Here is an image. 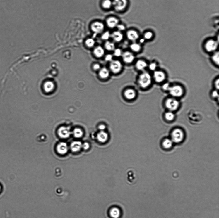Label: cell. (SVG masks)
I'll return each mask as SVG.
<instances>
[{"label": "cell", "instance_id": "cell-1", "mask_svg": "<svg viewBox=\"0 0 219 218\" xmlns=\"http://www.w3.org/2000/svg\"><path fill=\"white\" fill-rule=\"evenodd\" d=\"M185 92L184 87L182 85L178 84H171L168 93L170 96L177 99L182 97Z\"/></svg>", "mask_w": 219, "mask_h": 218}, {"label": "cell", "instance_id": "cell-2", "mask_svg": "<svg viewBox=\"0 0 219 218\" xmlns=\"http://www.w3.org/2000/svg\"><path fill=\"white\" fill-rule=\"evenodd\" d=\"M164 104L168 111L173 112L179 108L180 102L178 99L170 96L165 99Z\"/></svg>", "mask_w": 219, "mask_h": 218}, {"label": "cell", "instance_id": "cell-3", "mask_svg": "<svg viewBox=\"0 0 219 218\" xmlns=\"http://www.w3.org/2000/svg\"><path fill=\"white\" fill-rule=\"evenodd\" d=\"M153 77L150 74L147 72H144L141 73L138 79V83L140 86L143 89L150 86L152 84Z\"/></svg>", "mask_w": 219, "mask_h": 218}, {"label": "cell", "instance_id": "cell-4", "mask_svg": "<svg viewBox=\"0 0 219 218\" xmlns=\"http://www.w3.org/2000/svg\"><path fill=\"white\" fill-rule=\"evenodd\" d=\"M152 77L155 82L158 84H162L165 82L167 75L164 71L157 69L154 71Z\"/></svg>", "mask_w": 219, "mask_h": 218}, {"label": "cell", "instance_id": "cell-5", "mask_svg": "<svg viewBox=\"0 0 219 218\" xmlns=\"http://www.w3.org/2000/svg\"><path fill=\"white\" fill-rule=\"evenodd\" d=\"M184 134L183 131L179 128L174 129L171 134V139L173 142L179 143L182 141Z\"/></svg>", "mask_w": 219, "mask_h": 218}, {"label": "cell", "instance_id": "cell-6", "mask_svg": "<svg viewBox=\"0 0 219 218\" xmlns=\"http://www.w3.org/2000/svg\"><path fill=\"white\" fill-rule=\"evenodd\" d=\"M127 4V0H113L112 2V6L118 11H123L126 8Z\"/></svg>", "mask_w": 219, "mask_h": 218}, {"label": "cell", "instance_id": "cell-7", "mask_svg": "<svg viewBox=\"0 0 219 218\" xmlns=\"http://www.w3.org/2000/svg\"><path fill=\"white\" fill-rule=\"evenodd\" d=\"M122 68V63L119 60H112L110 63V69L114 74H117L120 72Z\"/></svg>", "mask_w": 219, "mask_h": 218}, {"label": "cell", "instance_id": "cell-8", "mask_svg": "<svg viewBox=\"0 0 219 218\" xmlns=\"http://www.w3.org/2000/svg\"><path fill=\"white\" fill-rule=\"evenodd\" d=\"M218 46L217 42L213 40H210L205 43L204 49L207 52L213 53L217 51Z\"/></svg>", "mask_w": 219, "mask_h": 218}, {"label": "cell", "instance_id": "cell-9", "mask_svg": "<svg viewBox=\"0 0 219 218\" xmlns=\"http://www.w3.org/2000/svg\"><path fill=\"white\" fill-rule=\"evenodd\" d=\"M105 26L103 23L100 22H95L93 23L91 25V29L94 33L99 34L102 33L104 29Z\"/></svg>", "mask_w": 219, "mask_h": 218}, {"label": "cell", "instance_id": "cell-10", "mask_svg": "<svg viewBox=\"0 0 219 218\" xmlns=\"http://www.w3.org/2000/svg\"><path fill=\"white\" fill-rule=\"evenodd\" d=\"M121 56L124 62L127 63H132L135 59L133 54L129 51L123 53Z\"/></svg>", "mask_w": 219, "mask_h": 218}, {"label": "cell", "instance_id": "cell-11", "mask_svg": "<svg viewBox=\"0 0 219 218\" xmlns=\"http://www.w3.org/2000/svg\"><path fill=\"white\" fill-rule=\"evenodd\" d=\"M119 20L115 17H110L106 21L107 25L110 28L113 29L117 27L119 24Z\"/></svg>", "mask_w": 219, "mask_h": 218}, {"label": "cell", "instance_id": "cell-12", "mask_svg": "<svg viewBox=\"0 0 219 218\" xmlns=\"http://www.w3.org/2000/svg\"><path fill=\"white\" fill-rule=\"evenodd\" d=\"M126 36L128 39L133 41L137 40L139 37L138 33L134 30H130L128 31L126 33Z\"/></svg>", "mask_w": 219, "mask_h": 218}, {"label": "cell", "instance_id": "cell-13", "mask_svg": "<svg viewBox=\"0 0 219 218\" xmlns=\"http://www.w3.org/2000/svg\"><path fill=\"white\" fill-rule=\"evenodd\" d=\"M58 133L60 137L65 139L69 137L70 134V132L68 128L62 127L59 129Z\"/></svg>", "mask_w": 219, "mask_h": 218}, {"label": "cell", "instance_id": "cell-14", "mask_svg": "<svg viewBox=\"0 0 219 218\" xmlns=\"http://www.w3.org/2000/svg\"><path fill=\"white\" fill-rule=\"evenodd\" d=\"M57 151L59 154H65L68 150V147L66 143L64 142H61L57 146Z\"/></svg>", "mask_w": 219, "mask_h": 218}, {"label": "cell", "instance_id": "cell-15", "mask_svg": "<svg viewBox=\"0 0 219 218\" xmlns=\"http://www.w3.org/2000/svg\"><path fill=\"white\" fill-rule=\"evenodd\" d=\"M111 37L114 41L119 42L123 39V35L122 33L119 31L114 32L111 35Z\"/></svg>", "mask_w": 219, "mask_h": 218}, {"label": "cell", "instance_id": "cell-16", "mask_svg": "<svg viewBox=\"0 0 219 218\" xmlns=\"http://www.w3.org/2000/svg\"><path fill=\"white\" fill-rule=\"evenodd\" d=\"M124 96L128 100H132L135 98L136 95V91L132 89H129L124 92Z\"/></svg>", "mask_w": 219, "mask_h": 218}, {"label": "cell", "instance_id": "cell-17", "mask_svg": "<svg viewBox=\"0 0 219 218\" xmlns=\"http://www.w3.org/2000/svg\"><path fill=\"white\" fill-rule=\"evenodd\" d=\"M97 138L99 142L104 143L107 140L108 135L106 132L103 131H101L97 135Z\"/></svg>", "mask_w": 219, "mask_h": 218}, {"label": "cell", "instance_id": "cell-18", "mask_svg": "<svg viewBox=\"0 0 219 218\" xmlns=\"http://www.w3.org/2000/svg\"><path fill=\"white\" fill-rule=\"evenodd\" d=\"M93 53L95 56L100 58L104 56L105 54V50L102 47L98 46L94 49Z\"/></svg>", "mask_w": 219, "mask_h": 218}, {"label": "cell", "instance_id": "cell-19", "mask_svg": "<svg viewBox=\"0 0 219 218\" xmlns=\"http://www.w3.org/2000/svg\"><path fill=\"white\" fill-rule=\"evenodd\" d=\"M110 75V71L107 68L103 67L101 68L99 72V75L102 79H105L108 77Z\"/></svg>", "mask_w": 219, "mask_h": 218}, {"label": "cell", "instance_id": "cell-20", "mask_svg": "<svg viewBox=\"0 0 219 218\" xmlns=\"http://www.w3.org/2000/svg\"><path fill=\"white\" fill-rule=\"evenodd\" d=\"M148 66V64L146 61L143 60H140L137 61L136 67L138 70H143L145 69Z\"/></svg>", "mask_w": 219, "mask_h": 218}, {"label": "cell", "instance_id": "cell-21", "mask_svg": "<svg viewBox=\"0 0 219 218\" xmlns=\"http://www.w3.org/2000/svg\"><path fill=\"white\" fill-rule=\"evenodd\" d=\"M211 59L212 62L215 65L218 67L219 64V53L218 51L215 52L212 54Z\"/></svg>", "mask_w": 219, "mask_h": 218}, {"label": "cell", "instance_id": "cell-22", "mask_svg": "<svg viewBox=\"0 0 219 218\" xmlns=\"http://www.w3.org/2000/svg\"><path fill=\"white\" fill-rule=\"evenodd\" d=\"M82 147V143L79 141L73 142L71 145V148L72 150L74 152L79 151Z\"/></svg>", "mask_w": 219, "mask_h": 218}, {"label": "cell", "instance_id": "cell-23", "mask_svg": "<svg viewBox=\"0 0 219 218\" xmlns=\"http://www.w3.org/2000/svg\"><path fill=\"white\" fill-rule=\"evenodd\" d=\"M110 214L113 218H118L120 215V211L117 207H113L110 210Z\"/></svg>", "mask_w": 219, "mask_h": 218}, {"label": "cell", "instance_id": "cell-24", "mask_svg": "<svg viewBox=\"0 0 219 218\" xmlns=\"http://www.w3.org/2000/svg\"><path fill=\"white\" fill-rule=\"evenodd\" d=\"M173 143L171 139L167 138L164 139L162 142V145L164 148L169 149L172 147Z\"/></svg>", "mask_w": 219, "mask_h": 218}, {"label": "cell", "instance_id": "cell-25", "mask_svg": "<svg viewBox=\"0 0 219 218\" xmlns=\"http://www.w3.org/2000/svg\"><path fill=\"white\" fill-rule=\"evenodd\" d=\"M105 49L107 51H114L115 49V45L112 42L106 41L104 45Z\"/></svg>", "mask_w": 219, "mask_h": 218}, {"label": "cell", "instance_id": "cell-26", "mask_svg": "<svg viewBox=\"0 0 219 218\" xmlns=\"http://www.w3.org/2000/svg\"><path fill=\"white\" fill-rule=\"evenodd\" d=\"M130 49L133 51L135 52H139L141 49V46L140 44L134 43L131 44Z\"/></svg>", "mask_w": 219, "mask_h": 218}, {"label": "cell", "instance_id": "cell-27", "mask_svg": "<svg viewBox=\"0 0 219 218\" xmlns=\"http://www.w3.org/2000/svg\"><path fill=\"white\" fill-rule=\"evenodd\" d=\"M165 117L168 121H172L174 119L175 115L173 112L168 111L165 113Z\"/></svg>", "mask_w": 219, "mask_h": 218}, {"label": "cell", "instance_id": "cell-28", "mask_svg": "<svg viewBox=\"0 0 219 218\" xmlns=\"http://www.w3.org/2000/svg\"><path fill=\"white\" fill-rule=\"evenodd\" d=\"M102 6L104 9H109L112 6V2L110 0H104L102 3Z\"/></svg>", "mask_w": 219, "mask_h": 218}, {"label": "cell", "instance_id": "cell-29", "mask_svg": "<svg viewBox=\"0 0 219 218\" xmlns=\"http://www.w3.org/2000/svg\"><path fill=\"white\" fill-rule=\"evenodd\" d=\"M171 86V84L170 83L165 82L162 84L161 89L163 91L168 93Z\"/></svg>", "mask_w": 219, "mask_h": 218}, {"label": "cell", "instance_id": "cell-30", "mask_svg": "<svg viewBox=\"0 0 219 218\" xmlns=\"http://www.w3.org/2000/svg\"><path fill=\"white\" fill-rule=\"evenodd\" d=\"M211 98L214 100H219L218 91L214 89L211 91L210 94Z\"/></svg>", "mask_w": 219, "mask_h": 218}, {"label": "cell", "instance_id": "cell-31", "mask_svg": "<svg viewBox=\"0 0 219 218\" xmlns=\"http://www.w3.org/2000/svg\"><path fill=\"white\" fill-rule=\"evenodd\" d=\"M74 136L77 138H80L82 137L83 135V132L79 128H76L73 131Z\"/></svg>", "mask_w": 219, "mask_h": 218}, {"label": "cell", "instance_id": "cell-32", "mask_svg": "<svg viewBox=\"0 0 219 218\" xmlns=\"http://www.w3.org/2000/svg\"><path fill=\"white\" fill-rule=\"evenodd\" d=\"M148 66L150 70L154 72L158 69V64L157 62H154L151 63Z\"/></svg>", "mask_w": 219, "mask_h": 218}, {"label": "cell", "instance_id": "cell-33", "mask_svg": "<svg viewBox=\"0 0 219 218\" xmlns=\"http://www.w3.org/2000/svg\"><path fill=\"white\" fill-rule=\"evenodd\" d=\"M85 44L87 47L89 48H92L95 45V41L93 39L89 38L88 39L86 40Z\"/></svg>", "mask_w": 219, "mask_h": 218}, {"label": "cell", "instance_id": "cell-34", "mask_svg": "<svg viewBox=\"0 0 219 218\" xmlns=\"http://www.w3.org/2000/svg\"><path fill=\"white\" fill-rule=\"evenodd\" d=\"M114 51V54L115 56L119 57L122 56L123 53L120 49H115Z\"/></svg>", "mask_w": 219, "mask_h": 218}, {"label": "cell", "instance_id": "cell-35", "mask_svg": "<svg viewBox=\"0 0 219 218\" xmlns=\"http://www.w3.org/2000/svg\"><path fill=\"white\" fill-rule=\"evenodd\" d=\"M110 34L109 32H106L104 33L102 36V39L105 40H108L111 37Z\"/></svg>", "mask_w": 219, "mask_h": 218}, {"label": "cell", "instance_id": "cell-36", "mask_svg": "<svg viewBox=\"0 0 219 218\" xmlns=\"http://www.w3.org/2000/svg\"><path fill=\"white\" fill-rule=\"evenodd\" d=\"M213 85L215 89L218 91L219 89V78L218 77L215 78L214 80Z\"/></svg>", "mask_w": 219, "mask_h": 218}, {"label": "cell", "instance_id": "cell-37", "mask_svg": "<svg viewBox=\"0 0 219 218\" xmlns=\"http://www.w3.org/2000/svg\"><path fill=\"white\" fill-rule=\"evenodd\" d=\"M153 37V34L150 32H148L144 34V37L145 39L147 40L150 39Z\"/></svg>", "mask_w": 219, "mask_h": 218}, {"label": "cell", "instance_id": "cell-38", "mask_svg": "<svg viewBox=\"0 0 219 218\" xmlns=\"http://www.w3.org/2000/svg\"><path fill=\"white\" fill-rule=\"evenodd\" d=\"M113 56L111 54H107L105 56V59L107 62H110L112 61L113 60Z\"/></svg>", "mask_w": 219, "mask_h": 218}, {"label": "cell", "instance_id": "cell-39", "mask_svg": "<svg viewBox=\"0 0 219 218\" xmlns=\"http://www.w3.org/2000/svg\"><path fill=\"white\" fill-rule=\"evenodd\" d=\"M93 68L94 70L96 71L99 70L101 69V67L99 64L96 63L93 65Z\"/></svg>", "mask_w": 219, "mask_h": 218}, {"label": "cell", "instance_id": "cell-40", "mask_svg": "<svg viewBox=\"0 0 219 218\" xmlns=\"http://www.w3.org/2000/svg\"><path fill=\"white\" fill-rule=\"evenodd\" d=\"M119 31H122L125 30V27L124 25H118L117 27Z\"/></svg>", "mask_w": 219, "mask_h": 218}, {"label": "cell", "instance_id": "cell-41", "mask_svg": "<svg viewBox=\"0 0 219 218\" xmlns=\"http://www.w3.org/2000/svg\"><path fill=\"white\" fill-rule=\"evenodd\" d=\"M82 147H83L84 149L87 150L89 148L90 146L88 143H84L82 145Z\"/></svg>", "mask_w": 219, "mask_h": 218}, {"label": "cell", "instance_id": "cell-42", "mask_svg": "<svg viewBox=\"0 0 219 218\" xmlns=\"http://www.w3.org/2000/svg\"><path fill=\"white\" fill-rule=\"evenodd\" d=\"M105 127L103 125H100L99 127V129L102 131H103L105 129Z\"/></svg>", "mask_w": 219, "mask_h": 218}, {"label": "cell", "instance_id": "cell-43", "mask_svg": "<svg viewBox=\"0 0 219 218\" xmlns=\"http://www.w3.org/2000/svg\"><path fill=\"white\" fill-rule=\"evenodd\" d=\"M3 186L2 185V184L0 182V195L3 192Z\"/></svg>", "mask_w": 219, "mask_h": 218}, {"label": "cell", "instance_id": "cell-44", "mask_svg": "<svg viewBox=\"0 0 219 218\" xmlns=\"http://www.w3.org/2000/svg\"><path fill=\"white\" fill-rule=\"evenodd\" d=\"M144 41V40L143 39H141L140 40V42L141 43H143Z\"/></svg>", "mask_w": 219, "mask_h": 218}]
</instances>
